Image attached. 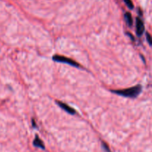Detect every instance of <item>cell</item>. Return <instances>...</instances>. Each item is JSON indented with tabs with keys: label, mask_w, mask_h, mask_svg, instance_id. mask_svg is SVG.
Here are the masks:
<instances>
[{
	"label": "cell",
	"mask_w": 152,
	"mask_h": 152,
	"mask_svg": "<svg viewBox=\"0 0 152 152\" xmlns=\"http://www.w3.org/2000/svg\"><path fill=\"white\" fill-rule=\"evenodd\" d=\"M111 91L116 94L125 96V97L135 98L142 91V86L139 85V86H134L130 88L123 89V90H112Z\"/></svg>",
	"instance_id": "obj_1"
},
{
	"label": "cell",
	"mask_w": 152,
	"mask_h": 152,
	"mask_svg": "<svg viewBox=\"0 0 152 152\" xmlns=\"http://www.w3.org/2000/svg\"><path fill=\"white\" fill-rule=\"evenodd\" d=\"M53 60L55 62H62V63H67L68 65H71V66L77 67V68H80V65L77 63V62H75L73 59H70V58L66 57V56H59V55H56V56H53Z\"/></svg>",
	"instance_id": "obj_2"
},
{
	"label": "cell",
	"mask_w": 152,
	"mask_h": 152,
	"mask_svg": "<svg viewBox=\"0 0 152 152\" xmlns=\"http://www.w3.org/2000/svg\"><path fill=\"white\" fill-rule=\"evenodd\" d=\"M136 31L138 37L142 36V34L145 31V25H144L143 22L139 17L136 19Z\"/></svg>",
	"instance_id": "obj_3"
},
{
	"label": "cell",
	"mask_w": 152,
	"mask_h": 152,
	"mask_svg": "<svg viewBox=\"0 0 152 152\" xmlns=\"http://www.w3.org/2000/svg\"><path fill=\"white\" fill-rule=\"evenodd\" d=\"M56 103L58 104V105H59L61 108H62L63 110H65V111H66L67 113H68V114H76L75 110H74V108H71V107H70L69 105H66V104L63 103V102H59V101H56Z\"/></svg>",
	"instance_id": "obj_4"
},
{
	"label": "cell",
	"mask_w": 152,
	"mask_h": 152,
	"mask_svg": "<svg viewBox=\"0 0 152 152\" xmlns=\"http://www.w3.org/2000/svg\"><path fill=\"white\" fill-rule=\"evenodd\" d=\"M33 145H34V146L36 147H38V148H42V149H45V145H44V143H43L42 141L39 138V137L36 136L35 139H34V142H33Z\"/></svg>",
	"instance_id": "obj_5"
},
{
	"label": "cell",
	"mask_w": 152,
	"mask_h": 152,
	"mask_svg": "<svg viewBox=\"0 0 152 152\" xmlns=\"http://www.w3.org/2000/svg\"><path fill=\"white\" fill-rule=\"evenodd\" d=\"M125 19H126V22H127L128 25H129V26H132V24H133V19H132V16L130 13L127 12V13H125Z\"/></svg>",
	"instance_id": "obj_6"
},
{
	"label": "cell",
	"mask_w": 152,
	"mask_h": 152,
	"mask_svg": "<svg viewBox=\"0 0 152 152\" xmlns=\"http://www.w3.org/2000/svg\"><path fill=\"white\" fill-rule=\"evenodd\" d=\"M125 3L126 4V5L128 6V7L130 9H133L134 8V4L133 2L132 1V0H124Z\"/></svg>",
	"instance_id": "obj_7"
},
{
	"label": "cell",
	"mask_w": 152,
	"mask_h": 152,
	"mask_svg": "<svg viewBox=\"0 0 152 152\" xmlns=\"http://www.w3.org/2000/svg\"><path fill=\"white\" fill-rule=\"evenodd\" d=\"M102 146L105 152H111V150H110L109 147H108V145H107L105 142H102Z\"/></svg>",
	"instance_id": "obj_8"
},
{
	"label": "cell",
	"mask_w": 152,
	"mask_h": 152,
	"mask_svg": "<svg viewBox=\"0 0 152 152\" xmlns=\"http://www.w3.org/2000/svg\"><path fill=\"white\" fill-rule=\"evenodd\" d=\"M146 39H147V41L148 42V43H149L150 45H151V35H150V34H148V32L146 33Z\"/></svg>",
	"instance_id": "obj_9"
}]
</instances>
